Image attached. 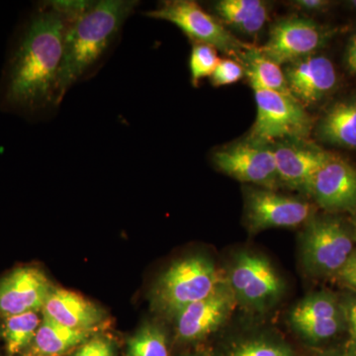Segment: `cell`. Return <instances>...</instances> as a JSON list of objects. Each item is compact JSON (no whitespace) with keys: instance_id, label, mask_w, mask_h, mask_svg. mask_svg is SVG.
Listing matches in <instances>:
<instances>
[{"instance_id":"d590c367","label":"cell","mask_w":356,"mask_h":356,"mask_svg":"<svg viewBox=\"0 0 356 356\" xmlns=\"http://www.w3.org/2000/svg\"><path fill=\"white\" fill-rule=\"evenodd\" d=\"M24 356H38V355H30V353H27V355H25Z\"/></svg>"},{"instance_id":"5b68a950","label":"cell","mask_w":356,"mask_h":356,"mask_svg":"<svg viewBox=\"0 0 356 356\" xmlns=\"http://www.w3.org/2000/svg\"><path fill=\"white\" fill-rule=\"evenodd\" d=\"M257 103V118L247 139L273 145L284 140H307L313 119L292 96L250 84Z\"/></svg>"},{"instance_id":"4dcf8cb0","label":"cell","mask_w":356,"mask_h":356,"mask_svg":"<svg viewBox=\"0 0 356 356\" xmlns=\"http://www.w3.org/2000/svg\"><path fill=\"white\" fill-rule=\"evenodd\" d=\"M322 356H356V348L346 343L343 348L327 351Z\"/></svg>"},{"instance_id":"4fadbf2b","label":"cell","mask_w":356,"mask_h":356,"mask_svg":"<svg viewBox=\"0 0 356 356\" xmlns=\"http://www.w3.org/2000/svg\"><path fill=\"white\" fill-rule=\"evenodd\" d=\"M54 288L38 267L14 269L0 280V316L7 318L42 311Z\"/></svg>"},{"instance_id":"ffe728a7","label":"cell","mask_w":356,"mask_h":356,"mask_svg":"<svg viewBox=\"0 0 356 356\" xmlns=\"http://www.w3.org/2000/svg\"><path fill=\"white\" fill-rule=\"evenodd\" d=\"M236 60L243 65L250 84H257L262 88L292 96L288 89L284 70L281 65L267 58L259 47L250 44Z\"/></svg>"},{"instance_id":"83f0119b","label":"cell","mask_w":356,"mask_h":356,"mask_svg":"<svg viewBox=\"0 0 356 356\" xmlns=\"http://www.w3.org/2000/svg\"><path fill=\"white\" fill-rule=\"evenodd\" d=\"M343 304L346 330L348 332V339L346 343L356 348V297L341 302Z\"/></svg>"},{"instance_id":"2e32d148","label":"cell","mask_w":356,"mask_h":356,"mask_svg":"<svg viewBox=\"0 0 356 356\" xmlns=\"http://www.w3.org/2000/svg\"><path fill=\"white\" fill-rule=\"evenodd\" d=\"M283 70L293 98L305 108L324 99L337 86L336 69L325 56H309L285 65Z\"/></svg>"},{"instance_id":"e575fe53","label":"cell","mask_w":356,"mask_h":356,"mask_svg":"<svg viewBox=\"0 0 356 356\" xmlns=\"http://www.w3.org/2000/svg\"><path fill=\"white\" fill-rule=\"evenodd\" d=\"M348 4H350V6L353 7V8L356 9V0H353V1L348 2Z\"/></svg>"},{"instance_id":"ba28073f","label":"cell","mask_w":356,"mask_h":356,"mask_svg":"<svg viewBox=\"0 0 356 356\" xmlns=\"http://www.w3.org/2000/svg\"><path fill=\"white\" fill-rule=\"evenodd\" d=\"M213 163L220 172L238 181L269 191L281 187L273 145L245 138L215 152Z\"/></svg>"},{"instance_id":"d4e9b609","label":"cell","mask_w":356,"mask_h":356,"mask_svg":"<svg viewBox=\"0 0 356 356\" xmlns=\"http://www.w3.org/2000/svg\"><path fill=\"white\" fill-rule=\"evenodd\" d=\"M218 51L209 44L193 43L189 58L191 83L197 86L202 79L210 77L219 64Z\"/></svg>"},{"instance_id":"4316f807","label":"cell","mask_w":356,"mask_h":356,"mask_svg":"<svg viewBox=\"0 0 356 356\" xmlns=\"http://www.w3.org/2000/svg\"><path fill=\"white\" fill-rule=\"evenodd\" d=\"M74 356H115L114 344L105 337H93L79 346Z\"/></svg>"},{"instance_id":"44dd1931","label":"cell","mask_w":356,"mask_h":356,"mask_svg":"<svg viewBox=\"0 0 356 356\" xmlns=\"http://www.w3.org/2000/svg\"><path fill=\"white\" fill-rule=\"evenodd\" d=\"M318 136L329 144L356 149V100L334 105L318 124Z\"/></svg>"},{"instance_id":"f546056e","label":"cell","mask_w":356,"mask_h":356,"mask_svg":"<svg viewBox=\"0 0 356 356\" xmlns=\"http://www.w3.org/2000/svg\"><path fill=\"white\" fill-rule=\"evenodd\" d=\"M292 4L300 10L306 11V13H318L331 6V2L327 0H296L293 1Z\"/></svg>"},{"instance_id":"ac0fdd59","label":"cell","mask_w":356,"mask_h":356,"mask_svg":"<svg viewBox=\"0 0 356 356\" xmlns=\"http://www.w3.org/2000/svg\"><path fill=\"white\" fill-rule=\"evenodd\" d=\"M214 8L222 24L248 36L259 34L268 21V7L261 0H220Z\"/></svg>"},{"instance_id":"7a4b0ae2","label":"cell","mask_w":356,"mask_h":356,"mask_svg":"<svg viewBox=\"0 0 356 356\" xmlns=\"http://www.w3.org/2000/svg\"><path fill=\"white\" fill-rule=\"evenodd\" d=\"M136 6L133 0L77 1L65 32L54 102H62L70 86L100 60Z\"/></svg>"},{"instance_id":"9c48e42d","label":"cell","mask_w":356,"mask_h":356,"mask_svg":"<svg viewBox=\"0 0 356 356\" xmlns=\"http://www.w3.org/2000/svg\"><path fill=\"white\" fill-rule=\"evenodd\" d=\"M245 214L248 229L259 233L267 229L296 228L314 217L310 203L266 188L245 192Z\"/></svg>"},{"instance_id":"e0dca14e","label":"cell","mask_w":356,"mask_h":356,"mask_svg":"<svg viewBox=\"0 0 356 356\" xmlns=\"http://www.w3.org/2000/svg\"><path fill=\"white\" fill-rule=\"evenodd\" d=\"M42 313L65 327L84 332H92L106 318L100 307L81 295L56 287L47 299Z\"/></svg>"},{"instance_id":"cb8c5ba5","label":"cell","mask_w":356,"mask_h":356,"mask_svg":"<svg viewBox=\"0 0 356 356\" xmlns=\"http://www.w3.org/2000/svg\"><path fill=\"white\" fill-rule=\"evenodd\" d=\"M168 355V337L158 325H144L128 341L127 356Z\"/></svg>"},{"instance_id":"6da1fadb","label":"cell","mask_w":356,"mask_h":356,"mask_svg":"<svg viewBox=\"0 0 356 356\" xmlns=\"http://www.w3.org/2000/svg\"><path fill=\"white\" fill-rule=\"evenodd\" d=\"M77 1H56L33 16L11 58L6 102L36 109L55 96L65 32Z\"/></svg>"},{"instance_id":"8fae6325","label":"cell","mask_w":356,"mask_h":356,"mask_svg":"<svg viewBox=\"0 0 356 356\" xmlns=\"http://www.w3.org/2000/svg\"><path fill=\"white\" fill-rule=\"evenodd\" d=\"M289 322L314 346L329 343L346 330L343 304L329 292L313 293L299 301L290 312Z\"/></svg>"},{"instance_id":"277c9868","label":"cell","mask_w":356,"mask_h":356,"mask_svg":"<svg viewBox=\"0 0 356 356\" xmlns=\"http://www.w3.org/2000/svg\"><path fill=\"white\" fill-rule=\"evenodd\" d=\"M351 229L334 217H313L300 242L302 266L309 275L325 277L339 273L355 252Z\"/></svg>"},{"instance_id":"52a82bcc","label":"cell","mask_w":356,"mask_h":356,"mask_svg":"<svg viewBox=\"0 0 356 356\" xmlns=\"http://www.w3.org/2000/svg\"><path fill=\"white\" fill-rule=\"evenodd\" d=\"M226 278L236 301L254 311L269 310L285 292L284 280L275 267L252 252L236 255Z\"/></svg>"},{"instance_id":"7402d4cb","label":"cell","mask_w":356,"mask_h":356,"mask_svg":"<svg viewBox=\"0 0 356 356\" xmlns=\"http://www.w3.org/2000/svg\"><path fill=\"white\" fill-rule=\"evenodd\" d=\"M41 323L38 312L4 318L2 337L6 341L7 353L13 356L30 348Z\"/></svg>"},{"instance_id":"f1b7e54d","label":"cell","mask_w":356,"mask_h":356,"mask_svg":"<svg viewBox=\"0 0 356 356\" xmlns=\"http://www.w3.org/2000/svg\"><path fill=\"white\" fill-rule=\"evenodd\" d=\"M337 275L343 283L356 291V250Z\"/></svg>"},{"instance_id":"603a6c76","label":"cell","mask_w":356,"mask_h":356,"mask_svg":"<svg viewBox=\"0 0 356 356\" xmlns=\"http://www.w3.org/2000/svg\"><path fill=\"white\" fill-rule=\"evenodd\" d=\"M222 356H295L291 346L280 337L259 334L235 341Z\"/></svg>"},{"instance_id":"8d00e7d4","label":"cell","mask_w":356,"mask_h":356,"mask_svg":"<svg viewBox=\"0 0 356 356\" xmlns=\"http://www.w3.org/2000/svg\"><path fill=\"white\" fill-rule=\"evenodd\" d=\"M187 356H197V355H187Z\"/></svg>"},{"instance_id":"484cf974","label":"cell","mask_w":356,"mask_h":356,"mask_svg":"<svg viewBox=\"0 0 356 356\" xmlns=\"http://www.w3.org/2000/svg\"><path fill=\"white\" fill-rule=\"evenodd\" d=\"M245 76V70L238 60L234 58H221L210 79L212 86L220 88L238 83Z\"/></svg>"},{"instance_id":"3957f363","label":"cell","mask_w":356,"mask_h":356,"mask_svg":"<svg viewBox=\"0 0 356 356\" xmlns=\"http://www.w3.org/2000/svg\"><path fill=\"white\" fill-rule=\"evenodd\" d=\"M227 278L204 255L173 262L153 288L152 302L159 313L175 318L184 308L212 294Z\"/></svg>"},{"instance_id":"d6986e66","label":"cell","mask_w":356,"mask_h":356,"mask_svg":"<svg viewBox=\"0 0 356 356\" xmlns=\"http://www.w3.org/2000/svg\"><path fill=\"white\" fill-rule=\"evenodd\" d=\"M90 337L91 332L70 329L43 315L29 353L38 356H62L86 343Z\"/></svg>"},{"instance_id":"8992f818","label":"cell","mask_w":356,"mask_h":356,"mask_svg":"<svg viewBox=\"0 0 356 356\" xmlns=\"http://www.w3.org/2000/svg\"><path fill=\"white\" fill-rule=\"evenodd\" d=\"M145 14L147 17L172 23L193 43L209 44L234 60L250 46L234 36L221 21L206 13L197 2L192 0L165 1Z\"/></svg>"},{"instance_id":"5bb4252c","label":"cell","mask_w":356,"mask_h":356,"mask_svg":"<svg viewBox=\"0 0 356 356\" xmlns=\"http://www.w3.org/2000/svg\"><path fill=\"white\" fill-rule=\"evenodd\" d=\"M281 186L308 193L314 175L331 154L307 140H284L273 144Z\"/></svg>"},{"instance_id":"1f68e13d","label":"cell","mask_w":356,"mask_h":356,"mask_svg":"<svg viewBox=\"0 0 356 356\" xmlns=\"http://www.w3.org/2000/svg\"><path fill=\"white\" fill-rule=\"evenodd\" d=\"M356 58V34L348 41V48L346 51V62Z\"/></svg>"},{"instance_id":"836d02e7","label":"cell","mask_w":356,"mask_h":356,"mask_svg":"<svg viewBox=\"0 0 356 356\" xmlns=\"http://www.w3.org/2000/svg\"><path fill=\"white\" fill-rule=\"evenodd\" d=\"M351 233H353V241H355V243H356V215L353 221V229H351Z\"/></svg>"},{"instance_id":"30bf717a","label":"cell","mask_w":356,"mask_h":356,"mask_svg":"<svg viewBox=\"0 0 356 356\" xmlns=\"http://www.w3.org/2000/svg\"><path fill=\"white\" fill-rule=\"evenodd\" d=\"M327 38L329 33L315 21L291 16L271 26L268 39L259 49L267 58L282 67L315 55Z\"/></svg>"},{"instance_id":"d6a6232c","label":"cell","mask_w":356,"mask_h":356,"mask_svg":"<svg viewBox=\"0 0 356 356\" xmlns=\"http://www.w3.org/2000/svg\"><path fill=\"white\" fill-rule=\"evenodd\" d=\"M346 63V65H348V69L353 72V74H356V58H353V60H348Z\"/></svg>"},{"instance_id":"9a60e30c","label":"cell","mask_w":356,"mask_h":356,"mask_svg":"<svg viewBox=\"0 0 356 356\" xmlns=\"http://www.w3.org/2000/svg\"><path fill=\"white\" fill-rule=\"evenodd\" d=\"M308 194L323 209L350 211L356 208V168L331 154L312 179Z\"/></svg>"},{"instance_id":"7c38bea8","label":"cell","mask_w":356,"mask_h":356,"mask_svg":"<svg viewBox=\"0 0 356 356\" xmlns=\"http://www.w3.org/2000/svg\"><path fill=\"white\" fill-rule=\"evenodd\" d=\"M236 303L235 294L226 280L209 296L178 314L175 317L178 339L192 343L214 334L227 322Z\"/></svg>"}]
</instances>
